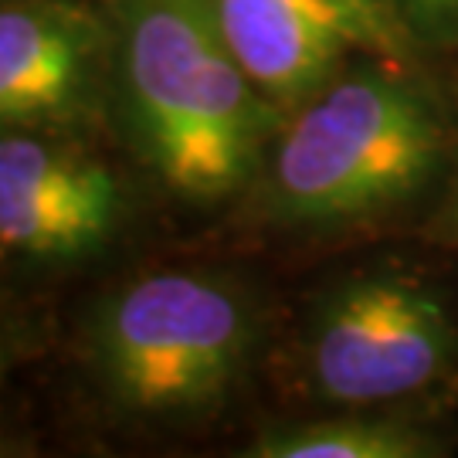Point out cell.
Listing matches in <instances>:
<instances>
[{"label":"cell","instance_id":"ba28073f","mask_svg":"<svg viewBox=\"0 0 458 458\" xmlns=\"http://www.w3.org/2000/svg\"><path fill=\"white\" fill-rule=\"evenodd\" d=\"M438 438L391 418H327L262 431L251 458H425L438 455Z\"/></svg>","mask_w":458,"mask_h":458},{"label":"cell","instance_id":"5b68a950","mask_svg":"<svg viewBox=\"0 0 458 458\" xmlns=\"http://www.w3.org/2000/svg\"><path fill=\"white\" fill-rule=\"evenodd\" d=\"M248 79L289 115L346 58H401L408 28L387 0H208Z\"/></svg>","mask_w":458,"mask_h":458},{"label":"cell","instance_id":"30bf717a","mask_svg":"<svg viewBox=\"0 0 458 458\" xmlns=\"http://www.w3.org/2000/svg\"><path fill=\"white\" fill-rule=\"evenodd\" d=\"M431 228H435V234H438L442 242L458 245V177L452 181V191H448V197H445L438 217L431 221Z\"/></svg>","mask_w":458,"mask_h":458},{"label":"cell","instance_id":"277c9868","mask_svg":"<svg viewBox=\"0 0 458 458\" xmlns=\"http://www.w3.org/2000/svg\"><path fill=\"white\" fill-rule=\"evenodd\" d=\"M458 323L438 293L408 276H360L312 310L306 370L329 404L374 408L425 391L448 374Z\"/></svg>","mask_w":458,"mask_h":458},{"label":"cell","instance_id":"7a4b0ae2","mask_svg":"<svg viewBox=\"0 0 458 458\" xmlns=\"http://www.w3.org/2000/svg\"><path fill=\"white\" fill-rule=\"evenodd\" d=\"M268 211L285 225H340L408 200L438 170L435 98L384 68H350L293 109L272 143Z\"/></svg>","mask_w":458,"mask_h":458},{"label":"cell","instance_id":"52a82bcc","mask_svg":"<svg viewBox=\"0 0 458 458\" xmlns=\"http://www.w3.org/2000/svg\"><path fill=\"white\" fill-rule=\"evenodd\" d=\"M113 38L79 0H0V130L89 126L113 96Z\"/></svg>","mask_w":458,"mask_h":458},{"label":"cell","instance_id":"8fae6325","mask_svg":"<svg viewBox=\"0 0 458 458\" xmlns=\"http://www.w3.org/2000/svg\"><path fill=\"white\" fill-rule=\"evenodd\" d=\"M11 367H14V353H11V346L0 340V391H4V384H7Z\"/></svg>","mask_w":458,"mask_h":458},{"label":"cell","instance_id":"3957f363","mask_svg":"<svg viewBox=\"0 0 458 458\" xmlns=\"http://www.w3.org/2000/svg\"><path fill=\"white\" fill-rule=\"evenodd\" d=\"M259 340L248 295L211 272H153L92 316L89 360L115 408L183 418L221 404Z\"/></svg>","mask_w":458,"mask_h":458},{"label":"cell","instance_id":"6da1fadb","mask_svg":"<svg viewBox=\"0 0 458 458\" xmlns=\"http://www.w3.org/2000/svg\"><path fill=\"white\" fill-rule=\"evenodd\" d=\"M113 96L143 164L183 200L242 191L282 130L208 0H115Z\"/></svg>","mask_w":458,"mask_h":458},{"label":"cell","instance_id":"8992f818","mask_svg":"<svg viewBox=\"0 0 458 458\" xmlns=\"http://www.w3.org/2000/svg\"><path fill=\"white\" fill-rule=\"evenodd\" d=\"M126 194L72 132L0 130V248L34 262H85L115 238Z\"/></svg>","mask_w":458,"mask_h":458},{"label":"cell","instance_id":"9c48e42d","mask_svg":"<svg viewBox=\"0 0 458 458\" xmlns=\"http://www.w3.org/2000/svg\"><path fill=\"white\" fill-rule=\"evenodd\" d=\"M404 24L428 34L458 31V0H387Z\"/></svg>","mask_w":458,"mask_h":458}]
</instances>
